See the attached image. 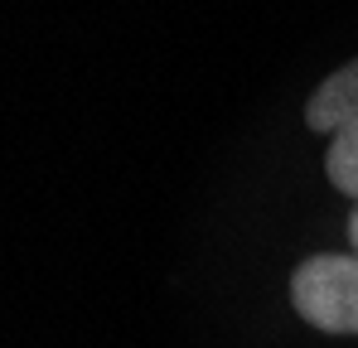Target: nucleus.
Listing matches in <instances>:
<instances>
[{
    "mask_svg": "<svg viewBox=\"0 0 358 348\" xmlns=\"http://www.w3.org/2000/svg\"><path fill=\"white\" fill-rule=\"evenodd\" d=\"M305 121H310V131L329 136V155H324L329 184L339 194L358 198V58L315 87Z\"/></svg>",
    "mask_w": 358,
    "mask_h": 348,
    "instance_id": "1",
    "label": "nucleus"
},
{
    "mask_svg": "<svg viewBox=\"0 0 358 348\" xmlns=\"http://www.w3.org/2000/svg\"><path fill=\"white\" fill-rule=\"evenodd\" d=\"M349 242H354V252H358V208H354V218H349Z\"/></svg>",
    "mask_w": 358,
    "mask_h": 348,
    "instance_id": "3",
    "label": "nucleus"
},
{
    "mask_svg": "<svg viewBox=\"0 0 358 348\" xmlns=\"http://www.w3.org/2000/svg\"><path fill=\"white\" fill-rule=\"evenodd\" d=\"M291 300L300 319L324 334H358V252L310 256L291 276Z\"/></svg>",
    "mask_w": 358,
    "mask_h": 348,
    "instance_id": "2",
    "label": "nucleus"
}]
</instances>
